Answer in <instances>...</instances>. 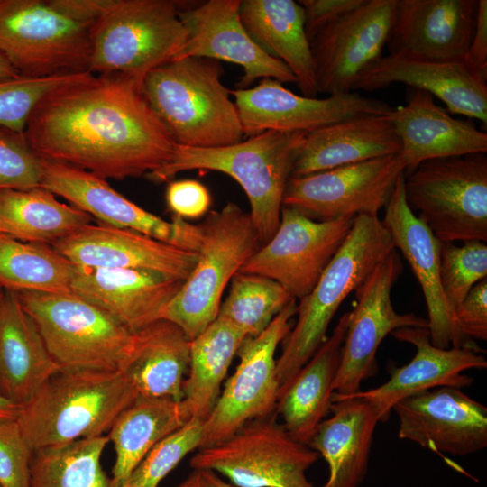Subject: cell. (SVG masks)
<instances>
[{
	"label": "cell",
	"mask_w": 487,
	"mask_h": 487,
	"mask_svg": "<svg viewBox=\"0 0 487 487\" xmlns=\"http://www.w3.org/2000/svg\"><path fill=\"white\" fill-rule=\"evenodd\" d=\"M142 78L88 74L45 96L23 136L41 159L102 179L147 175L165 164L175 142L149 105Z\"/></svg>",
	"instance_id": "1"
},
{
	"label": "cell",
	"mask_w": 487,
	"mask_h": 487,
	"mask_svg": "<svg viewBox=\"0 0 487 487\" xmlns=\"http://www.w3.org/2000/svg\"><path fill=\"white\" fill-rule=\"evenodd\" d=\"M307 133L267 131L216 148L175 144L170 160L146 177L153 182H164L193 170L228 175L245 192L249 215L264 244L279 227L284 191Z\"/></svg>",
	"instance_id": "2"
},
{
	"label": "cell",
	"mask_w": 487,
	"mask_h": 487,
	"mask_svg": "<svg viewBox=\"0 0 487 487\" xmlns=\"http://www.w3.org/2000/svg\"><path fill=\"white\" fill-rule=\"evenodd\" d=\"M222 73L217 60L187 57L144 76L145 97L176 144L216 148L243 140L238 112Z\"/></svg>",
	"instance_id": "3"
},
{
	"label": "cell",
	"mask_w": 487,
	"mask_h": 487,
	"mask_svg": "<svg viewBox=\"0 0 487 487\" xmlns=\"http://www.w3.org/2000/svg\"><path fill=\"white\" fill-rule=\"evenodd\" d=\"M122 371H61L48 379L16 418L33 451L104 436L139 397Z\"/></svg>",
	"instance_id": "4"
},
{
	"label": "cell",
	"mask_w": 487,
	"mask_h": 487,
	"mask_svg": "<svg viewBox=\"0 0 487 487\" xmlns=\"http://www.w3.org/2000/svg\"><path fill=\"white\" fill-rule=\"evenodd\" d=\"M394 248L376 215H359L344 244L311 291L299 299L297 320L282 340L276 361L280 389L308 363L327 338L331 320L345 299Z\"/></svg>",
	"instance_id": "5"
},
{
	"label": "cell",
	"mask_w": 487,
	"mask_h": 487,
	"mask_svg": "<svg viewBox=\"0 0 487 487\" xmlns=\"http://www.w3.org/2000/svg\"><path fill=\"white\" fill-rule=\"evenodd\" d=\"M14 293L60 370H124L137 332L72 292Z\"/></svg>",
	"instance_id": "6"
},
{
	"label": "cell",
	"mask_w": 487,
	"mask_h": 487,
	"mask_svg": "<svg viewBox=\"0 0 487 487\" xmlns=\"http://www.w3.org/2000/svg\"><path fill=\"white\" fill-rule=\"evenodd\" d=\"M199 226L198 261L161 317L189 341L217 318L225 288L262 245L249 213L232 202L208 212Z\"/></svg>",
	"instance_id": "7"
},
{
	"label": "cell",
	"mask_w": 487,
	"mask_h": 487,
	"mask_svg": "<svg viewBox=\"0 0 487 487\" xmlns=\"http://www.w3.org/2000/svg\"><path fill=\"white\" fill-rule=\"evenodd\" d=\"M171 0H106L90 30L87 70L143 78L184 46L188 32Z\"/></svg>",
	"instance_id": "8"
},
{
	"label": "cell",
	"mask_w": 487,
	"mask_h": 487,
	"mask_svg": "<svg viewBox=\"0 0 487 487\" xmlns=\"http://www.w3.org/2000/svg\"><path fill=\"white\" fill-rule=\"evenodd\" d=\"M404 176L409 207L440 242H487L486 153L428 160Z\"/></svg>",
	"instance_id": "9"
},
{
	"label": "cell",
	"mask_w": 487,
	"mask_h": 487,
	"mask_svg": "<svg viewBox=\"0 0 487 487\" xmlns=\"http://www.w3.org/2000/svg\"><path fill=\"white\" fill-rule=\"evenodd\" d=\"M92 24L55 0H0V54L21 76L88 71Z\"/></svg>",
	"instance_id": "10"
},
{
	"label": "cell",
	"mask_w": 487,
	"mask_h": 487,
	"mask_svg": "<svg viewBox=\"0 0 487 487\" xmlns=\"http://www.w3.org/2000/svg\"><path fill=\"white\" fill-rule=\"evenodd\" d=\"M277 417L275 410L252 419L229 438L199 448L190 466L213 471L238 487H315L307 471L319 455L295 440Z\"/></svg>",
	"instance_id": "11"
},
{
	"label": "cell",
	"mask_w": 487,
	"mask_h": 487,
	"mask_svg": "<svg viewBox=\"0 0 487 487\" xmlns=\"http://www.w3.org/2000/svg\"><path fill=\"white\" fill-rule=\"evenodd\" d=\"M298 303L292 299L256 336H246L237 351L240 362L204 421L202 447L222 442L248 421L276 410L280 383L275 354L293 326Z\"/></svg>",
	"instance_id": "12"
},
{
	"label": "cell",
	"mask_w": 487,
	"mask_h": 487,
	"mask_svg": "<svg viewBox=\"0 0 487 487\" xmlns=\"http://www.w3.org/2000/svg\"><path fill=\"white\" fill-rule=\"evenodd\" d=\"M402 270V260L393 249L354 291L356 303L350 311L332 398L355 394L363 381L377 374L376 354L389 334L401 327L428 328L427 319L394 309L391 289Z\"/></svg>",
	"instance_id": "13"
},
{
	"label": "cell",
	"mask_w": 487,
	"mask_h": 487,
	"mask_svg": "<svg viewBox=\"0 0 487 487\" xmlns=\"http://www.w3.org/2000/svg\"><path fill=\"white\" fill-rule=\"evenodd\" d=\"M406 163L400 153L288 180L282 207L317 221L376 215L384 208Z\"/></svg>",
	"instance_id": "14"
},
{
	"label": "cell",
	"mask_w": 487,
	"mask_h": 487,
	"mask_svg": "<svg viewBox=\"0 0 487 487\" xmlns=\"http://www.w3.org/2000/svg\"><path fill=\"white\" fill-rule=\"evenodd\" d=\"M354 219L317 221L282 207L277 231L239 271L270 278L299 300L317 284L347 237Z\"/></svg>",
	"instance_id": "15"
},
{
	"label": "cell",
	"mask_w": 487,
	"mask_h": 487,
	"mask_svg": "<svg viewBox=\"0 0 487 487\" xmlns=\"http://www.w3.org/2000/svg\"><path fill=\"white\" fill-rule=\"evenodd\" d=\"M396 0H364L308 38L317 93L352 91L359 75L381 56Z\"/></svg>",
	"instance_id": "16"
},
{
	"label": "cell",
	"mask_w": 487,
	"mask_h": 487,
	"mask_svg": "<svg viewBox=\"0 0 487 487\" xmlns=\"http://www.w3.org/2000/svg\"><path fill=\"white\" fill-rule=\"evenodd\" d=\"M231 94L244 136L248 137L267 131L310 133L352 117L386 115L392 109L383 101L355 91L325 98L299 96L270 78Z\"/></svg>",
	"instance_id": "17"
},
{
	"label": "cell",
	"mask_w": 487,
	"mask_h": 487,
	"mask_svg": "<svg viewBox=\"0 0 487 487\" xmlns=\"http://www.w3.org/2000/svg\"><path fill=\"white\" fill-rule=\"evenodd\" d=\"M41 187L105 225L133 230L174 246L195 251L198 225L172 216L166 221L130 201L109 183L70 164L41 159Z\"/></svg>",
	"instance_id": "18"
},
{
	"label": "cell",
	"mask_w": 487,
	"mask_h": 487,
	"mask_svg": "<svg viewBox=\"0 0 487 487\" xmlns=\"http://www.w3.org/2000/svg\"><path fill=\"white\" fill-rule=\"evenodd\" d=\"M404 183L403 173L397 180L381 220L394 248L401 252L421 286L431 344L442 349L465 348L482 354L484 350L461 330L446 300L440 280L441 242L409 207Z\"/></svg>",
	"instance_id": "19"
},
{
	"label": "cell",
	"mask_w": 487,
	"mask_h": 487,
	"mask_svg": "<svg viewBox=\"0 0 487 487\" xmlns=\"http://www.w3.org/2000/svg\"><path fill=\"white\" fill-rule=\"evenodd\" d=\"M398 436L436 454L466 455L487 446V408L460 388L437 387L399 401Z\"/></svg>",
	"instance_id": "20"
},
{
	"label": "cell",
	"mask_w": 487,
	"mask_h": 487,
	"mask_svg": "<svg viewBox=\"0 0 487 487\" xmlns=\"http://www.w3.org/2000/svg\"><path fill=\"white\" fill-rule=\"evenodd\" d=\"M242 0H209L194 8L179 9L187 41L173 60L198 57L241 66L244 75L236 89H245L259 78L297 83L282 61L264 52L251 38L240 17Z\"/></svg>",
	"instance_id": "21"
},
{
	"label": "cell",
	"mask_w": 487,
	"mask_h": 487,
	"mask_svg": "<svg viewBox=\"0 0 487 487\" xmlns=\"http://www.w3.org/2000/svg\"><path fill=\"white\" fill-rule=\"evenodd\" d=\"M487 77L466 60L440 61L390 53L363 71L352 91L406 84L440 99L449 112L487 124Z\"/></svg>",
	"instance_id": "22"
},
{
	"label": "cell",
	"mask_w": 487,
	"mask_h": 487,
	"mask_svg": "<svg viewBox=\"0 0 487 487\" xmlns=\"http://www.w3.org/2000/svg\"><path fill=\"white\" fill-rule=\"evenodd\" d=\"M51 246L78 266L147 270L181 280L198 261L195 251L106 225H87Z\"/></svg>",
	"instance_id": "23"
},
{
	"label": "cell",
	"mask_w": 487,
	"mask_h": 487,
	"mask_svg": "<svg viewBox=\"0 0 487 487\" xmlns=\"http://www.w3.org/2000/svg\"><path fill=\"white\" fill-rule=\"evenodd\" d=\"M478 0H396L387 45L440 61L466 60Z\"/></svg>",
	"instance_id": "24"
},
{
	"label": "cell",
	"mask_w": 487,
	"mask_h": 487,
	"mask_svg": "<svg viewBox=\"0 0 487 487\" xmlns=\"http://www.w3.org/2000/svg\"><path fill=\"white\" fill-rule=\"evenodd\" d=\"M391 335L416 347L412 360L401 367L392 368L390 379L381 386L347 396L366 400L379 421H386L393 407L401 400L437 387L462 389L470 386L473 379L464 372L487 367L482 354L465 348L442 349L433 345L427 327H401ZM333 399L337 398L331 400Z\"/></svg>",
	"instance_id": "25"
},
{
	"label": "cell",
	"mask_w": 487,
	"mask_h": 487,
	"mask_svg": "<svg viewBox=\"0 0 487 487\" xmlns=\"http://www.w3.org/2000/svg\"><path fill=\"white\" fill-rule=\"evenodd\" d=\"M184 281L147 270L78 266L70 291L137 332L161 319Z\"/></svg>",
	"instance_id": "26"
},
{
	"label": "cell",
	"mask_w": 487,
	"mask_h": 487,
	"mask_svg": "<svg viewBox=\"0 0 487 487\" xmlns=\"http://www.w3.org/2000/svg\"><path fill=\"white\" fill-rule=\"evenodd\" d=\"M388 116L401 144L404 175L428 160L487 152L486 133L452 117L427 92L414 89Z\"/></svg>",
	"instance_id": "27"
},
{
	"label": "cell",
	"mask_w": 487,
	"mask_h": 487,
	"mask_svg": "<svg viewBox=\"0 0 487 487\" xmlns=\"http://www.w3.org/2000/svg\"><path fill=\"white\" fill-rule=\"evenodd\" d=\"M386 115L352 117L308 133L291 177H301L400 152Z\"/></svg>",
	"instance_id": "28"
},
{
	"label": "cell",
	"mask_w": 487,
	"mask_h": 487,
	"mask_svg": "<svg viewBox=\"0 0 487 487\" xmlns=\"http://www.w3.org/2000/svg\"><path fill=\"white\" fill-rule=\"evenodd\" d=\"M330 412L308 444L328 465V478L322 487H358L368 471L380 421L372 407L356 397L333 399Z\"/></svg>",
	"instance_id": "29"
},
{
	"label": "cell",
	"mask_w": 487,
	"mask_h": 487,
	"mask_svg": "<svg viewBox=\"0 0 487 487\" xmlns=\"http://www.w3.org/2000/svg\"><path fill=\"white\" fill-rule=\"evenodd\" d=\"M350 318L345 312L332 335L284 387L279 390L276 412L297 441L308 445L330 412L334 383Z\"/></svg>",
	"instance_id": "30"
},
{
	"label": "cell",
	"mask_w": 487,
	"mask_h": 487,
	"mask_svg": "<svg viewBox=\"0 0 487 487\" xmlns=\"http://www.w3.org/2000/svg\"><path fill=\"white\" fill-rule=\"evenodd\" d=\"M59 366L14 291L0 299V391L25 405Z\"/></svg>",
	"instance_id": "31"
},
{
	"label": "cell",
	"mask_w": 487,
	"mask_h": 487,
	"mask_svg": "<svg viewBox=\"0 0 487 487\" xmlns=\"http://www.w3.org/2000/svg\"><path fill=\"white\" fill-rule=\"evenodd\" d=\"M240 17L255 43L291 70L303 96L316 97L313 60L301 5L293 0H244Z\"/></svg>",
	"instance_id": "32"
},
{
	"label": "cell",
	"mask_w": 487,
	"mask_h": 487,
	"mask_svg": "<svg viewBox=\"0 0 487 487\" xmlns=\"http://www.w3.org/2000/svg\"><path fill=\"white\" fill-rule=\"evenodd\" d=\"M189 342L178 326L157 320L137 331L134 350L122 372L140 396L180 401Z\"/></svg>",
	"instance_id": "33"
},
{
	"label": "cell",
	"mask_w": 487,
	"mask_h": 487,
	"mask_svg": "<svg viewBox=\"0 0 487 487\" xmlns=\"http://www.w3.org/2000/svg\"><path fill=\"white\" fill-rule=\"evenodd\" d=\"M188 421L181 400L139 396L118 416L106 435L115 452L109 487H124L152 448Z\"/></svg>",
	"instance_id": "34"
},
{
	"label": "cell",
	"mask_w": 487,
	"mask_h": 487,
	"mask_svg": "<svg viewBox=\"0 0 487 487\" xmlns=\"http://www.w3.org/2000/svg\"><path fill=\"white\" fill-rule=\"evenodd\" d=\"M246 335L217 317L189 342L188 374L182 385L181 403L188 420L206 421L220 396L221 385Z\"/></svg>",
	"instance_id": "35"
},
{
	"label": "cell",
	"mask_w": 487,
	"mask_h": 487,
	"mask_svg": "<svg viewBox=\"0 0 487 487\" xmlns=\"http://www.w3.org/2000/svg\"><path fill=\"white\" fill-rule=\"evenodd\" d=\"M92 219L41 186L0 191V234L22 242L51 244L91 224Z\"/></svg>",
	"instance_id": "36"
},
{
	"label": "cell",
	"mask_w": 487,
	"mask_h": 487,
	"mask_svg": "<svg viewBox=\"0 0 487 487\" xmlns=\"http://www.w3.org/2000/svg\"><path fill=\"white\" fill-rule=\"evenodd\" d=\"M78 266L46 244L0 234V288L9 291L71 292Z\"/></svg>",
	"instance_id": "37"
},
{
	"label": "cell",
	"mask_w": 487,
	"mask_h": 487,
	"mask_svg": "<svg viewBox=\"0 0 487 487\" xmlns=\"http://www.w3.org/2000/svg\"><path fill=\"white\" fill-rule=\"evenodd\" d=\"M108 442L104 435L33 451L30 487H109L101 465Z\"/></svg>",
	"instance_id": "38"
},
{
	"label": "cell",
	"mask_w": 487,
	"mask_h": 487,
	"mask_svg": "<svg viewBox=\"0 0 487 487\" xmlns=\"http://www.w3.org/2000/svg\"><path fill=\"white\" fill-rule=\"evenodd\" d=\"M295 299L279 282L258 274L238 271L221 303L218 317L246 336L261 334L272 319Z\"/></svg>",
	"instance_id": "39"
},
{
	"label": "cell",
	"mask_w": 487,
	"mask_h": 487,
	"mask_svg": "<svg viewBox=\"0 0 487 487\" xmlns=\"http://www.w3.org/2000/svg\"><path fill=\"white\" fill-rule=\"evenodd\" d=\"M88 74L89 71L64 72L0 79V127L23 133L32 112L45 96Z\"/></svg>",
	"instance_id": "40"
},
{
	"label": "cell",
	"mask_w": 487,
	"mask_h": 487,
	"mask_svg": "<svg viewBox=\"0 0 487 487\" xmlns=\"http://www.w3.org/2000/svg\"><path fill=\"white\" fill-rule=\"evenodd\" d=\"M487 278V244L466 241L462 246L441 242L440 280L446 300L455 313L471 289Z\"/></svg>",
	"instance_id": "41"
},
{
	"label": "cell",
	"mask_w": 487,
	"mask_h": 487,
	"mask_svg": "<svg viewBox=\"0 0 487 487\" xmlns=\"http://www.w3.org/2000/svg\"><path fill=\"white\" fill-rule=\"evenodd\" d=\"M204 422L190 419L145 455L124 487H159L161 482L189 453L202 446Z\"/></svg>",
	"instance_id": "42"
},
{
	"label": "cell",
	"mask_w": 487,
	"mask_h": 487,
	"mask_svg": "<svg viewBox=\"0 0 487 487\" xmlns=\"http://www.w3.org/2000/svg\"><path fill=\"white\" fill-rule=\"evenodd\" d=\"M41 165L23 133L0 127V191L41 186Z\"/></svg>",
	"instance_id": "43"
},
{
	"label": "cell",
	"mask_w": 487,
	"mask_h": 487,
	"mask_svg": "<svg viewBox=\"0 0 487 487\" xmlns=\"http://www.w3.org/2000/svg\"><path fill=\"white\" fill-rule=\"evenodd\" d=\"M32 454L16 419L0 422L1 487H30Z\"/></svg>",
	"instance_id": "44"
},
{
	"label": "cell",
	"mask_w": 487,
	"mask_h": 487,
	"mask_svg": "<svg viewBox=\"0 0 487 487\" xmlns=\"http://www.w3.org/2000/svg\"><path fill=\"white\" fill-rule=\"evenodd\" d=\"M166 203L174 216L183 219H197L208 213L211 195L201 182L196 179H180L169 183Z\"/></svg>",
	"instance_id": "45"
},
{
	"label": "cell",
	"mask_w": 487,
	"mask_h": 487,
	"mask_svg": "<svg viewBox=\"0 0 487 487\" xmlns=\"http://www.w3.org/2000/svg\"><path fill=\"white\" fill-rule=\"evenodd\" d=\"M461 330L473 340H487V278L476 283L455 310Z\"/></svg>",
	"instance_id": "46"
},
{
	"label": "cell",
	"mask_w": 487,
	"mask_h": 487,
	"mask_svg": "<svg viewBox=\"0 0 487 487\" xmlns=\"http://www.w3.org/2000/svg\"><path fill=\"white\" fill-rule=\"evenodd\" d=\"M364 0H300L308 38L357 8Z\"/></svg>",
	"instance_id": "47"
},
{
	"label": "cell",
	"mask_w": 487,
	"mask_h": 487,
	"mask_svg": "<svg viewBox=\"0 0 487 487\" xmlns=\"http://www.w3.org/2000/svg\"><path fill=\"white\" fill-rule=\"evenodd\" d=\"M466 61L487 77V1L478 0L474 29Z\"/></svg>",
	"instance_id": "48"
},
{
	"label": "cell",
	"mask_w": 487,
	"mask_h": 487,
	"mask_svg": "<svg viewBox=\"0 0 487 487\" xmlns=\"http://www.w3.org/2000/svg\"><path fill=\"white\" fill-rule=\"evenodd\" d=\"M22 406L14 403L0 391V422L16 419Z\"/></svg>",
	"instance_id": "49"
},
{
	"label": "cell",
	"mask_w": 487,
	"mask_h": 487,
	"mask_svg": "<svg viewBox=\"0 0 487 487\" xmlns=\"http://www.w3.org/2000/svg\"><path fill=\"white\" fill-rule=\"evenodd\" d=\"M200 487H238L222 479L217 473L210 470L198 471Z\"/></svg>",
	"instance_id": "50"
},
{
	"label": "cell",
	"mask_w": 487,
	"mask_h": 487,
	"mask_svg": "<svg viewBox=\"0 0 487 487\" xmlns=\"http://www.w3.org/2000/svg\"><path fill=\"white\" fill-rule=\"evenodd\" d=\"M21 76L19 72L0 54V79L13 78Z\"/></svg>",
	"instance_id": "51"
},
{
	"label": "cell",
	"mask_w": 487,
	"mask_h": 487,
	"mask_svg": "<svg viewBox=\"0 0 487 487\" xmlns=\"http://www.w3.org/2000/svg\"><path fill=\"white\" fill-rule=\"evenodd\" d=\"M177 487H200L198 472L194 471L185 481H183Z\"/></svg>",
	"instance_id": "52"
},
{
	"label": "cell",
	"mask_w": 487,
	"mask_h": 487,
	"mask_svg": "<svg viewBox=\"0 0 487 487\" xmlns=\"http://www.w3.org/2000/svg\"><path fill=\"white\" fill-rule=\"evenodd\" d=\"M4 293H5V290L2 288H0V299L3 297Z\"/></svg>",
	"instance_id": "53"
},
{
	"label": "cell",
	"mask_w": 487,
	"mask_h": 487,
	"mask_svg": "<svg viewBox=\"0 0 487 487\" xmlns=\"http://www.w3.org/2000/svg\"><path fill=\"white\" fill-rule=\"evenodd\" d=\"M1 487V486H0Z\"/></svg>",
	"instance_id": "54"
}]
</instances>
